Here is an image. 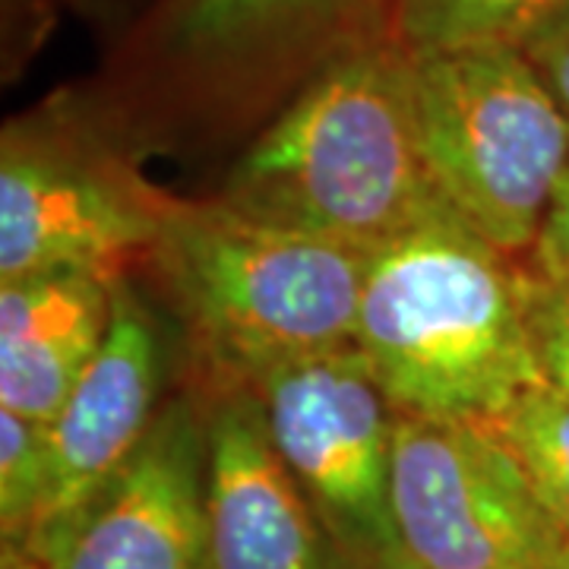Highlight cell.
Instances as JSON below:
<instances>
[{"mask_svg":"<svg viewBox=\"0 0 569 569\" xmlns=\"http://www.w3.org/2000/svg\"><path fill=\"white\" fill-rule=\"evenodd\" d=\"M519 307L541 380L569 396V272L519 263Z\"/></svg>","mask_w":569,"mask_h":569,"instance_id":"obj_16","label":"cell"},{"mask_svg":"<svg viewBox=\"0 0 569 569\" xmlns=\"http://www.w3.org/2000/svg\"><path fill=\"white\" fill-rule=\"evenodd\" d=\"M526 260L538 269H548V272H569V168L557 187V197L550 203L538 244Z\"/></svg>","mask_w":569,"mask_h":569,"instance_id":"obj_18","label":"cell"},{"mask_svg":"<svg viewBox=\"0 0 569 569\" xmlns=\"http://www.w3.org/2000/svg\"><path fill=\"white\" fill-rule=\"evenodd\" d=\"M171 200L104 140L63 96L3 127L0 282L82 269L104 279L149 253Z\"/></svg>","mask_w":569,"mask_h":569,"instance_id":"obj_5","label":"cell"},{"mask_svg":"<svg viewBox=\"0 0 569 569\" xmlns=\"http://www.w3.org/2000/svg\"><path fill=\"white\" fill-rule=\"evenodd\" d=\"M567 0H399L396 39L408 51L522 44Z\"/></svg>","mask_w":569,"mask_h":569,"instance_id":"obj_13","label":"cell"},{"mask_svg":"<svg viewBox=\"0 0 569 569\" xmlns=\"http://www.w3.org/2000/svg\"><path fill=\"white\" fill-rule=\"evenodd\" d=\"M392 516L411 569H569V531L485 421L396 415Z\"/></svg>","mask_w":569,"mask_h":569,"instance_id":"obj_6","label":"cell"},{"mask_svg":"<svg viewBox=\"0 0 569 569\" xmlns=\"http://www.w3.org/2000/svg\"><path fill=\"white\" fill-rule=\"evenodd\" d=\"M0 569H41L39 560L29 553L20 545H3V560H0Z\"/></svg>","mask_w":569,"mask_h":569,"instance_id":"obj_19","label":"cell"},{"mask_svg":"<svg viewBox=\"0 0 569 569\" xmlns=\"http://www.w3.org/2000/svg\"><path fill=\"white\" fill-rule=\"evenodd\" d=\"M485 425L516 456L545 507L569 531V396L550 383L522 389Z\"/></svg>","mask_w":569,"mask_h":569,"instance_id":"obj_14","label":"cell"},{"mask_svg":"<svg viewBox=\"0 0 569 569\" xmlns=\"http://www.w3.org/2000/svg\"><path fill=\"white\" fill-rule=\"evenodd\" d=\"M399 0H159L137 70L187 96L295 92L326 61L396 36Z\"/></svg>","mask_w":569,"mask_h":569,"instance_id":"obj_8","label":"cell"},{"mask_svg":"<svg viewBox=\"0 0 569 569\" xmlns=\"http://www.w3.org/2000/svg\"><path fill=\"white\" fill-rule=\"evenodd\" d=\"M203 396L209 569H348L284 466L260 396L234 383Z\"/></svg>","mask_w":569,"mask_h":569,"instance_id":"obj_10","label":"cell"},{"mask_svg":"<svg viewBox=\"0 0 569 569\" xmlns=\"http://www.w3.org/2000/svg\"><path fill=\"white\" fill-rule=\"evenodd\" d=\"M206 456V396H174L123 466L22 548L41 569H209Z\"/></svg>","mask_w":569,"mask_h":569,"instance_id":"obj_9","label":"cell"},{"mask_svg":"<svg viewBox=\"0 0 569 569\" xmlns=\"http://www.w3.org/2000/svg\"><path fill=\"white\" fill-rule=\"evenodd\" d=\"M355 348L396 415L488 421L541 383L519 263L459 219L427 222L367 260Z\"/></svg>","mask_w":569,"mask_h":569,"instance_id":"obj_2","label":"cell"},{"mask_svg":"<svg viewBox=\"0 0 569 569\" xmlns=\"http://www.w3.org/2000/svg\"><path fill=\"white\" fill-rule=\"evenodd\" d=\"M519 48L545 80L550 96L569 114V0L560 10H553Z\"/></svg>","mask_w":569,"mask_h":569,"instance_id":"obj_17","label":"cell"},{"mask_svg":"<svg viewBox=\"0 0 569 569\" xmlns=\"http://www.w3.org/2000/svg\"><path fill=\"white\" fill-rule=\"evenodd\" d=\"M162 377L159 320L137 288L118 276L111 279V323L102 348L48 425L51 490L39 529L86 500L140 447L159 415Z\"/></svg>","mask_w":569,"mask_h":569,"instance_id":"obj_11","label":"cell"},{"mask_svg":"<svg viewBox=\"0 0 569 569\" xmlns=\"http://www.w3.org/2000/svg\"><path fill=\"white\" fill-rule=\"evenodd\" d=\"M284 466L348 569H411L392 516L396 411L358 348L284 365L253 383Z\"/></svg>","mask_w":569,"mask_h":569,"instance_id":"obj_7","label":"cell"},{"mask_svg":"<svg viewBox=\"0 0 569 569\" xmlns=\"http://www.w3.org/2000/svg\"><path fill=\"white\" fill-rule=\"evenodd\" d=\"M219 200L365 253L456 219L427 171L411 51L383 36L326 61L247 146Z\"/></svg>","mask_w":569,"mask_h":569,"instance_id":"obj_1","label":"cell"},{"mask_svg":"<svg viewBox=\"0 0 569 569\" xmlns=\"http://www.w3.org/2000/svg\"><path fill=\"white\" fill-rule=\"evenodd\" d=\"M212 387L355 348L370 253L266 224L222 200H171L146 253Z\"/></svg>","mask_w":569,"mask_h":569,"instance_id":"obj_3","label":"cell"},{"mask_svg":"<svg viewBox=\"0 0 569 569\" xmlns=\"http://www.w3.org/2000/svg\"><path fill=\"white\" fill-rule=\"evenodd\" d=\"M111 279L61 269L0 282V408L51 425L102 348Z\"/></svg>","mask_w":569,"mask_h":569,"instance_id":"obj_12","label":"cell"},{"mask_svg":"<svg viewBox=\"0 0 569 569\" xmlns=\"http://www.w3.org/2000/svg\"><path fill=\"white\" fill-rule=\"evenodd\" d=\"M411 89L449 212L507 257H529L569 168V114L522 48L411 51Z\"/></svg>","mask_w":569,"mask_h":569,"instance_id":"obj_4","label":"cell"},{"mask_svg":"<svg viewBox=\"0 0 569 569\" xmlns=\"http://www.w3.org/2000/svg\"><path fill=\"white\" fill-rule=\"evenodd\" d=\"M51 490L48 425L0 408V538L26 545L39 529Z\"/></svg>","mask_w":569,"mask_h":569,"instance_id":"obj_15","label":"cell"}]
</instances>
